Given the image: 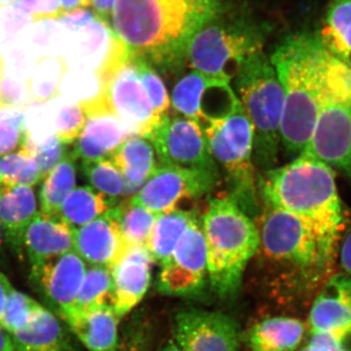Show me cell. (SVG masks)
I'll use <instances>...</instances> for the list:
<instances>
[{
  "label": "cell",
  "instance_id": "31",
  "mask_svg": "<svg viewBox=\"0 0 351 351\" xmlns=\"http://www.w3.org/2000/svg\"><path fill=\"white\" fill-rule=\"evenodd\" d=\"M214 80H218L193 69L182 76L176 82L170 99L171 106L176 114L199 121L201 99L205 90Z\"/></svg>",
  "mask_w": 351,
  "mask_h": 351
},
{
  "label": "cell",
  "instance_id": "25",
  "mask_svg": "<svg viewBox=\"0 0 351 351\" xmlns=\"http://www.w3.org/2000/svg\"><path fill=\"white\" fill-rule=\"evenodd\" d=\"M314 36L332 54L351 64V0H330Z\"/></svg>",
  "mask_w": 351,
  "mask_h": 351
},
{
  "label": "cell",
  "instance_id": "40",
  "mask_svg": "<svg viewBox=\"0 0 351 351\" xmlns=\"http://www.w3.org/2000/svg\"><path fill=\"white\" fill-rule=\"evenodd\" d=\"M86 119V114L80 104L66 106L58 114L55 135L64 145H73L82 134Z\"/></svg>",
  "mask_w": 351,
  "mask_h": 351
},
{
  "label": "cell",
  "instance_id": "43",
  "mask_svg": "<svg viewBox=\"0 0 351 351\" xmlns=\"http://www.w3.org/2000/svg\"><path fill=\"white\" fill-rule=\"evenodd\" d=\"M308 351H350L346 341H341L327 332H311V339L306 346Z\"/></svg>",
  "mask_w": 351,
  "mask_h": 351
},
{
  "label": "cell",
  "instance_id": "47",
  "mask_svg": "<svg viewBox=\"0 0 351 351\" xmlns=\"http://www.w3.org/2000/svg\"><path fill=\"white\" fill-rule=\"evenodd\" d=\"M63 13H71L78 9L88 8L90 5V0H61Z\"/></svg>",
  "mask_w": 351,
  "mask_h": 351
},
{
  "label": "cell",
  "instance_id": "18",
  "mask_svg": "<svg viewBox=\"0 0 351 351\" xmlns=\"http://www.w3.org/2000/svg\"><path fill=\"white\" fill-rule=\"evenodd\" d=\"M311 332H327L341 341L351 338V276H332L321 289L309 313Z\"/></svg>",
  "mask_w": 351,
  "mask_h": 351
},
{
  "label": "cell",
  "instance_id": "17",
  "mask_svg": "<svg viewBox=\"0 0 351 351\" xmlns=\"http://www.w3.org/2000/svg\"><path fill=\"white\" fill-rule=\"evenodd\" d=\"M145 246L128 247L112 267V307L120 318L130 313L145 297L154 265Z\"/></svg>",
  "mask_w": 351,
  "mask_h": 351
},
{
  "label": "cell",
  "instance_id": "53",
  "mask_svg": "<svg viewBox=\"0 0 351 351\" xmlns=\"http://www.w3.org/2000/svg\"><path fill=\"white\" fill-rule=\"evenodd\" d=\"M2 112H2V110H0V115L2 114Z\"/></svg>",
  "mask_w": 351,
  "mask_h": 351
},
{
  "label": "cell",
  "instance_id": "49",
  "mask_svg": "<svg viewBox=\"0 0 351 351\" xmlns=\"http://www.w3.org/2000/svg\"><path fill=\"white\" fill-rule=\"evenodd\" d=\"M158 351H182L181 348L178 346L177 343L174 341H169L167 345L164 346Z\"/></svg>",
  "mask_w": 351,
  "mask_h": 351
},
{
  "label": "cell",
  "instance_id": "19",
  "mask_svg": "<svg viewBox=\"0 0 351 351\" xmlns=\"http://www.w3.org/2000/svg\"><path fill=\"white\" fill-rule=\"evenodd\" d=\"M75 232V228L59 214L38 212L25 235V255L29 260V272L50 258L73 250Z\"/></svg>",
  "mask_w": 351,
  "mask_h": 351
},
{
  "label": "cell",
  "instance_id": "12",
  "mask_svg": "<svg viewBox=\"0 0 351 351\" xmlns=\"http://www.w3.org/2000/svg\"><path fill=\"white\" fill-rule=\"evenodd\" d=\"M162 165L189 169L219 170L199 122L182 115H167L147 138Z\"/></svg>",
  "mask_w": 351,
  "mask_h": 351
},
{
  "label": "cell",
  "instance_id": "5",
  "mask_svg": "<svg viewBox=\"0 0 351 351\" xmlns=\"http://www.w3.org/2000/svg\"><path fill=\"white\" fill-rule=\"evenodd\" d=\"M269 29L242 9L223 1L218 12L203 24L186 46V68L221 82H232L235 69L252 53L263 49Z\"/></svg>",
  "mask_w": 351,
  "mask_h": 351
},
{
  "label": "cell",
  "instance_id": "20",
  "mask_svg": "<svg viewBox=\"0 0 351 351\" xmlns=\"http://www.w3.org/2000/svg\"><path fill=\"white\" fill-rule=\"evenodd\" d=\"M86 123L73 144L71 156L75 160H100L113 152L134 133L117 115L108 112H88Z\"/></svg>",
  "mask_w": 351,
  "mask_h": 351
},
{
  "label": "cell",
  "instance_id": "46",
  "mask_svg": "<svg viewBox=\"0 0 351 351\" xmlns=\"http://www.w3.org/2000/svg\"><path fill=\"white\" fill-rule=\"evenodd\" d=\"M12 288L13 285L9 281V279L0 271V319H1L2 311H3L7 295Z\"/></svg>",
  "mask_w": 351,
  "mask_h": 351
},
{
  "label": "cell",
  "instance_id": "33",
  "mask_svg": "<svg viewBox=\"0 0 351 351\" xmlns=\"http://www.w3.org/2000/svg\"><path fill=\"white\" fill-rule=\"evenodd\" d=\"M119 207L120 228L127 248L145 246L158 215L147 208L133 204L130 199L121 203Z\"/></svg>",
  "mask_w": 351,
  "mask_h": 351
},
{
  "label": "cell",
  "instance_id": "41",
  "mask_svg": "<svg viewBox=\"0 0 351 351\" xmlns=\"http://www.w3.org/2000/svg\"><path fill=\"white\" fill-rule=\"evenodd\" d=\"M32 149L43 178L69 154L68 145L61 142L56 135L51 136L40 145L32 143Z\"/></svg>",
  "mask_w": 351,
  "mask_h": 351
},
{
  "label": "cell",
  "instance_id": "45",
  "mask_svg": "<svg viewBox=\"0 0 351 351\" xmlns=\"http://www.w3.org/2000/svg\"><path fill=\"white\" fill-rule=\"evenodd\" d=\"M114 4L115 0H90V5L93 8L94 13L108 24Z\"/></svg>",
  "mask_w": 351,
  "mask_h": 351
},
{
  "label": "cell",
  "instance_id": "11",
  "mask_svg": "<svg viewBox=\"0 0 351 351\" xmlns=\"http://www.w3.org/2000/svg\"><path fill=\"white\" fill-rule=\"evenodd\" d=\"M219 172L161 165L130 201L156 215L170 213L208 195L218 182Z\"/></svg>",
  "mask_w": 351,
  "mask_h": 351
},
{
  "label": "cell",
  "instance_id": "7",
  "mask_svg": "<svg viewBox=\"0 0 351 351\" xmlns=\"http://www.w3.org/2000/svg\"><path fill=\"white\" fill-rule=\"evenodd\" d=\"M304 152L351 179V64L330 51L317 117Z\"/></svg>",
  "mask_w": 351,
  "mask_h": 351
},
{
  "label": "cell",
  "instance_id": "44",
  "mask_svg": "<svg viewBox=\"0 0 351 351\" xmlns=\"http://www.w3.org/2000/svg\"><path fill=\"white\" fill-rule=\"evenodd\" d=\"M339 261L346 274L351 276V223L343 233L341 249H339Z\"/></svg>",
  "mask_w": 351,
  "mask_h": 351
},
{
  "label": "cell",
  "instance_id": "23",
  "mask_svg": "<svg viewBox=\"0 0 351 351\" xmlns=\"http://www.w3.org/2000/svg\"><path fill=\"white\" fill-rule=\"evenodd\" d=\"M71 335L66 323L44 306L27 327L11 336L20 351H75Z\"/></svg>",
  "mask_w": 351,
  "mask_h": 351
},
{
  "label": "cell",
  "instance_id": "27",
  "mask_svg": "<svg viewBox=\"0 0 351 351\" xmlns=\"http://www.w3.org/2000/svg\"><path fill=\"white\" fill-rule=\"evenodd\" d=\"M197 215L196 210L180 209L157 216L145 245L154 263L161 265L172 255L180 239Z\"/></svg>",
  "mask_w": 351,
  "mask_h": 351
},
{
  "label": "cell",
  "instance_id": "35",
  "mask_svg": "<svg viewBox=\"0 0 351 351\" xmlns=\"http://www.w3.org/2000/svg\"><path fill=\"white\" fill-rule=\"evenodd\" d=\"M43 307V304L34 298L13 287L7 295L0 319V328L10 335L21 331L34 320Z\"/></svg>",
  "mask_w": 351,
  "mask_h": 351
},
{
  "label": "cell",
  "instance_id": "26",
  "mask_svg": "<svg viewBox=\"0 0 351 351\" xmlns=\"http://www.w3.org/2000/svg\"><path fill=\"white\" fill-rule=\"evenodd\" d=\"M302 321L292 317H272L251 330L249 343L254 351H295L304 338Z\"/></svg>",
  "mask_w": 351,
  "mask_h": 351
},
{
  "label": "cell",
  "instance_id": "8",
  "mask_svg": "<svg viewBox=\"0 0 351 351\" xmlns=\"http://www.w3.org/2000/svg\"><path fill=\"white\" fill-rule=\"evenodd\" d=\"M201 126L212 158L232 182L230 197L241 208L255 207L258 184L253 163L254 127L241 105L226 119L212 120Z\"/></svg>",
  "mask_w": 351,
  "mask_h": 351
},
{
  "label": "cell",
  "instance_id": "48",
  "mask_svg": "<svg viewBox=\"0 0 351 351\" xmlns=\"http://www.w3.org/2000/svg\"><path fill=\"white\" fill-rule=\"evenodd\" d=\"M0 351H20L12 336L2 328H0Z\"/></svg>",
  "mask_w": 351,
  "mask_h": 351
},
{
  "label": "cell",
  "instance_id": "42",
  "mask_svg": "<svg viewBox=\"0 0 351 351\" xmlns=\"http://www.w3.org/2000/svg\"><path fill=\"white\" fill-rule=\"evenodd\" d=\"M27 12L31 13L34 22L44 19H58L63 15L61 0H17Z\"/></svg>",
  "mask_w": 351,
  "mask_h": 351
},
{
  "label": "cell",
  "instance_id": "6",
  "mask_svg": "<svg viewBox=\"0 0 351 351\" xmlns=\"http://www.w3.org/2000/svg\"><path fill=\"white\" fill-rule=\"evenodd\" d=\"M234 87L240 105L254 127L253 163L265 171L276 167L281 145L284 108L282 85L263 49L239 64Z\"/></svg>",
  "mask_w": 351,
  "mask_h": 351
},
{
  "label": "cell",
  "instance_id": "10",
  "mask_svg": "<svg viewBox=\"0 0 351 351\" xmlns=\"http://www.w3.org/2000/svg\"><path fill=\"white\" fill-rule=\"evenodd\" d=\"M98 92L80 101L88 112H108L117 115L133 132L147 138L161 121L152 108L149 96L138 80L130 60L97 76Z\"/></svg>",
  "mask_w": 351,
  "mask_h": 351
},
{
  "label": "cell",
  "instance_id": "38",
  "mask_svg": "<svg viewBox=\"0 0 351 351\" xmlns=\"http://www.w3.org/2000/svg\"><path fill=\"white\" fill-rule=\"evenodd\" d=\"M29 142L25 119L20 113L2 112L0 115V157L23 149Z\"/></svg>",
  "mask_w": 351,
  "mask_h": 351
},
{
  "label": "cell",
  "instance_id": "50",
  "mask_svg": "<svg viewBox=\"0 0 351 351\" xmlns=\"http://www.w3.org/2000/svg\"><path fill=\"white\" fill-rule=\"evenodd\" d=\"M4 245H5V240H4L3 232H2L1 221H0V257L3 254Z\"/></svg>",
  "mask_w": 351,
  "mask_h": 351
},
{
  "label": "cell",
  "instance_id": "24",
  "mask_svg": "<svg viewBox=\"0 0 351 351\" xmlns=\"http://www.w3.org/2000/svg\"><path fill=\"white\" fill-rule=\"evenodd\" d=\"M110 159L125 180L128 193H137L157 168L152 143L140 136L127 138Z\"/></svg>",
  "mask_w": 351,
  "mask_h": 351
},
{
  "label": "cell",
  "instance_id": "51",
  "mask_svg": "<svg viewBox=\"0 0 351 351\" xmlns=\"http://www.w3.org/2000/svg\"><path fill=\"white\" fill-rule=\"evenodd\" d=\"M17 0H0V8L4 6L11 5V4L16 3Z\"/></svg>",
  "mask_w": 351,
  "mask_h": 351
},
{
  "label": "cell",
  "instance_id": "22",
  "mask_svg": "<svg viewBox=\"0 0 351 351\" xmlns=\"http://www.w3.org/2000/svg\"><path fill=\"white\" fill-rule=\"evenodd\" d=\"M120 317L112 306L71 311L63 319L71 334L89 351H117Z\"/></svg>",
  "mask_w": 351,
  "mask_h": 351
},
{
  "label": "cell",
  "instance_id": "1",
  "mask_svg": "<svg viewBox=\"0 0 351 351\" xmlns=\"http://www.w3.org/2000/svg\"><path fill=\"white\" fill-rule=\"evenodd\" d=\"M223 0H115L110 25L128 59L141 57L162 73L186 68L189 39Z\"/></svg>",
  "mask_w": 351,
  "mask_h": 351
},
{
  "label": "cell",
  "instance_id": "4",
  "mask_svg": "<svg viewBox=\"0 0 351 351\" xmlns=\"http://www.w3.org/2000/svg\"><path fill=\"white\" fill-rule=\"evenodd\" d=\"M208 277L215 292L232 297L241 285L248 263L258 250L255 221L228 196L211 198L202 216Z\"/></svg>",
  "mask_w": 351,
  "mask_h": 351
},
{
  "label": "cell",
  "instance_id": "28",
  "mask_svg": "<svg viewBox=\"0 0 351 351\" xmlns=\"http://www.w3.org/2000/svg\"><path fill=\"white\" fill-rule=\"evenodd\" d=\"M114 201L108 199L91 186H75L60 209L59 215L75 228L86 225L114 206Z\"/></svg>",
  "mask_w": 351,
  "mask_h": 351
},
{
  "label": "cell",
  "instance_id": "32",
  "mask_svg": "<svg viewBox=\"0 0 351 351\" xmlns=\"http://www.w3.org/2000/svg\"><path fill=\"white\" fill-rule=\"evenodd\" d=\"M105 306H112V269L103 265H87L73 311H91Z\"/></svg>",
  "mask_w": 351,
  "mask_h": 351
},
{
  "label": "cell",
  "instance_id": "52",
  "mask_svg": "<svg viewBox=\"0 0 351 351\" xmlns=\"http://www.w3.org/2000/svg\"><path fill=\"white\" fill-rule=\"evenodd\" d=\"M301 351H308V350H307L306 348H302V350Z\"/></svg>",
  "mask_w": 351,
  "mask_h": 351
},
{
  "label": "cell",
  "instance_id": "2",
  "mask_svg": "<svg viewBox=\"0 0 351 351\" xmlns=\"http://www.w3.org/2000/svg\"><path fill=\"white\" fill-rule=\"evenodd\" d=\"M335 172L302 152L292 162L265 171L258 181L265 206L291 212L313 226L330 262L345 226Z\"/></svg>",
  "mask_w": 351,
  "mask_h": 351
},
{
  "label": "cell",
  "instance_id": "34",
  "mask_svg": "<svg viewBox=\"0 0 351 351\" xmlns=\"http://www.w3.org/2000/svg\"><path fill=\"white\" fill-rule=\"evenodd\" d=\"M82 168L90 186L108 199L115 201L128 193L125 180L110 158L82 161Z\"/></svg>",
  "mask_w": 351,
  "mask_h": 351
},
{
  "label": "cell",
  "instance_id": "21",
  "mask_svg": "<svg viewBox=\"0 0 351 351\" xmlns=\"http://www.w3.org/2000/svg\"><path fill=\"white\" fill-rule=\"evenodd\" d=\"M38 212V200L32 186H0V221L4 240L19 260L25 256V232Z\"/></svg>",
  "mask_w": 351,
  "mask_h": 351
},
{
  "label": "cell",
  "instance_id": "36",
  "mask_svg": "<svg viewBox=\"0 0 351 351\" xmlns=\"http://www.w3.org/2000/svg\"><path fill=\"white\" fill-rule=\"evenodd\" d=\"M138 80L144 86L154 112L160 119L170 114L171 101L167 88L158 71L144 58L130 59Z\"/></svg>",
  "mask_w": 351,
  "mask_h": 351
},
{
  "label": "cell",
  "instance_id": "37",
  "mask_svg": "<svg viewBox=\"0 0 351 351\" xmlns=\"http://www.w3.org/2000/svg\"><path fill=\"white\" fill-rule=\"evenodd\" d=\"M34 18L19 4L0 8V47L17 43L27 36Z\"/></svg>",
  "mask_w": 351,
  "mask_h": 351
},
{
  "label": "cell",
  "instance_id": "9",
  "mask_svg": "<svg viewBox=\"0 0 351 351\" xmlns=\"http://www.w3.org/2000/svg\"><path fill=\"white\" fill-rule=\"evenodd\" d=\"M258 251L265 258L302 269L330 265L319 235L306 219L285 210L265 206L255 221Z\"/></svg>",
  "mask_w": 351,
  "mask_h": 351
},
{
  "label": "cell",
  "instance_id": "16",
  "mask_svg": "<svg viewBox=\"0 0 351 351\" xmlns=\"http://www.w3.org/2000/svg\"><path fill=\"white\" fill-rule=\"evenodd\" d=\"M126 249L120 228L119 205L86 225L75 228L73 250L90 265L112 269Z\"/></svg>",
  "mask_w": 351,
  "mask_h": 351
},
{
  "label": "cell",
  "instance_id": "3",
  "mask_svg": "<svg viewBox=\"0 0 351 351\" xmlns=\"http://www.w3.org/2000/svg\"><path fill=\"white\" fill-rule=\"evenodd\" d=\"M328 55L314 34L295 32L284 38L269 58L284 92L281 144L293 156L302 154L311 140Z\"/></svg>",
  "mask_w": 351,
  "mask_h": 351
},
{
  "label": "cell",
  "instance_id": "30",
  "mask_svg": "<svg viewBox=\"0 0 351 351\" xmlns=\"http://www.w3.org/2000/svg\"><path fill=\"white\" fill-rule=\"evenodd\" d=\"M29 141L19 151L0 157V186H34L43 181Z\"/></svg>",
  "mask_w": 351,
  "mask_h": 351
},
{
  "label": "cell",
  "instance_id": "39",
  "mask_svg": "<svg viewBox=\"0 0 351 351\" xmlns=\"http://www.w3.org/2000/svg\"><path fill=\"white\" fill-rule=\"evenodd\" d=\"M27 40L36 49H66V31L58 19H44L34 22L27 34Z\"/></svg>",
  "mask_w": 351,
  "mask_h": 351
},
{
  "label": "cell",
  "instance_id": "14",
  "mask_svg": "<svg viewBox=\"0 0 351 351\" xmlns=\"http://www.w3.org/2000/svg\"><path fill=\"white\" fill-rule=\"evenodd\" d=\"M86 270V263L71 250L50 258L29 272V280L38 289L47 308L63 320L75 307Z\"/></svg>",
  "mask_w": 351,
  "mask_h": 351
},
{
  "label": "cell",
  "instance_id": "29",
  "mask_svg": "<svg viewBox=\"0 0 351 351\" xmlns=\"http://www.w3.org/2000/svg\"><path fill=\"white\" fill-rule=\"evenodd\" d=\"M76 160L69 152L56 167L43 178L39 191L41 212L59 214L62 204L69 193L75 188Z\"/></svg>",
  "mask_w": 351,
  "mask_h": 351
},
{
  "label": "cell",
  "instance_id": "13",
  "mask_svg": "<svg viewBox=\"0 0 351 351\" xmlns=\"http://www.w3.org/2000/svg\"><path fill=\"white\" fill-rule=\"evenodd\" d=\"M208 276L207 249L202 218L195 217L174 252L161 263L158 290L165 295H186L202 288Z\"/></svg>",
  "mask_w": 351,
  "mask_h": 351
},
{
  "label": "cell",
  "instance_id": "15",
  "mask_svg": "<svg viewBox=\"0 0 351 351\" xmlns=\"http://www.w3.org/2000/svg\"><path fill=\"white\" fill-rule=\"evenodd\" d=\"M174 334L182 351H239V327L223 313L181 311L176 316Z\"/></svg>",
  "mask_w": 351,
  "mask_h": 351
}]
</instances>
